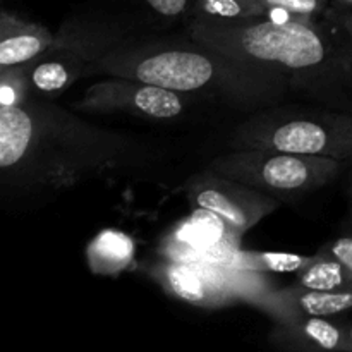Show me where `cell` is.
Returning a JSON list of instances; mask_svg holds the SVG:
<instances>
[{"mask_svg": "<svg viewBox=\"0 0 352 352\" xmlns=\"http://www.w3.org/2000/svg\"><path fill=\"white\" fill-rule=\"evenodd\" d=\"M153 160L150 144L95 126L55 100L0 105V184L12 195L62 191Z\"/></svg>", "mask_w": 352, "mask_h": 352, "instance_id": "obj_1", "label": "cell"}, {"mask_svg": "<svg viewBox=\"0 0 352 352\" xmlns=\"http://www.w3.org/2000/svg\"><path fill=\"white\" fill-rule=\"evenodd\" d=\"M186 33L244 62L284 72L292 91L316 105L352 112V47L333 16L251 19L192 17Z\"/></svg>", "mask_w": 352, "mask_h": 352, "instance_id": "obj_2", "label": "cell"}, {"mask_svg": "<svg viewBox=\"0 0 352 352\" xmlns=\"http://www.w3.org/2000/svg\"><path fill=\"white\" fill-rule=\"evenodd\" d=\"M117 76L196 95L241 110L278 105L292 91L282 71L222 54L188 33L148 34L107 54L93 78Z\"/></svg>", "mask_w": 352, "mask_h": 352, "instance_id": "obj_3", "label": "cell"}, {"mask_svg": "<svg viewBox=\"0 0 352 352\" xmlns=\"http://www.w3.org/2000/svg\"><path fill=\"white\" fill-rule=\"evenodd\" d=\"M148 36L126 14L88 10L72 14L55 31L50 47L17 67L0 69V89L23 102L30 96L55 100L78 81L93 78L96 64L138 38Z\"/></svg>", "mask_w": 352, "mask_h": 352, "instance_id": "obj_4", "label": "cell"}, {"mask_svg": "<svg viewBox=\"0 0 352 352\" xmlns=\"http://www.w3.org/2000/svg\"><path fill=\"white\" fill-rule=\"evenodd\" d=\"M230 150L263 148L311 157L352 160V112L320 105H272L254 110L234 129Z\"/></svg>", "mask_w": 352, "mask_h": 352, "instance_id": "obj_5", "label": "cell"}, {"mask_svg": "<svg viewBox=\"0 0 352 352\" xmlns=\"http://www.w3.org/2000/svg\"><path fill=\"white\" fill-rule=\"evenodd\" d=\"M346 164L336 158L248 148L219 155L206 167L284 203L325 188L342 174Z\"/></svg>", "mask_w": 352, "mask_h": 352, "instance_id": "obj_6", "label": "cell"}, {"mask_svg": "<svg viewBox=\"0 0 352 352\" xmlns=\"http://www.w3.org/2000/svg\"><path fill=\"white\" fill-rule=\"evenodd\" d=\"M199 102L205 100L136 79L102 76V79L86 86L72 105V110L105 116L127 113L138 119L150 120H174Z\"/></svg>", "mask_w": 352, "mask_h": 352, "instance_id": "obj_7", "label": "cell"}, {"mask_svg": "<svg viewBox=\"0 0 352 352\" xmlns=\"http://www.w3.org/2000/svg\"><path fill=\"white\" fill-rule=\"evenodd\" d=\"M182 188L195 208L222 220L234 234L248 232L282 205L275 196L258 191L208 167L191 175Z\"/></svg>", "mask_w": 352, "mask_h": 352, "instance_id": "obj_8", "label": "cell"}, {"mask_svg": "<svg viewBox=\"0 0 352 352\" xmlns=\"http://www.w3.org/2000/svg\"><path fill=\"white\" fill-rule=\"evenodd\" d=\"M150 275L168 296L199 308H222L239 301L227 265L201 258H165L150 267Z\"/></svg>", "mask_w": 352, "mask_h": 352, "instance_id": "obj_9", "label": "cell"}, {"mask_svg": "<svg viewBox=\"0 0 352 352\" xmlns=\"http://www.w3.org/2000/svg\"><path fill=\"white\" fill-rule=\"evenodd\" d=\"M274 322L309 318V316H337L352 309V292L316 291L294 284L272 287L248 301Z\"/></svg>", "mask_w": 352, "mask_h": 352, "instance_id": "obj_10", "label": "cell"}, {"mask_svg": "<svg viewBox=\"0 0 352 352\" xmlns=\"http://www.w3.org/2000/svg\"><path fill=\"white\" fill-rule=\"evenodd\" d=\"M268 340L282 351L349 352L347 323L336 316H309V318L274 322Z\"/></svg>", "mask_w": 352, "mask_h": 352, "instance_id": "obj_11", "label": "cell"}, {"mask_svg": "<svg viewBox=\"0 0 352 352\" xmlns=\"http://www.w3.org/2000/svg\"><path fill=\"white\" fill-rule=\"evenodd\" d=\"M43 24L23 19L3 7L0 14V69L17 67L40 57L54 41Z\"/></svg>", "mask_w": 352, "mask_h": 352, "instance_id": "obj_12", "label": "cell"}, {"mask_svg": "<svg viewBox=\"0 0 352 352\" xmlns=\"http://www.w3.org/2000/svg\"><path fill=\"white\" fill-rule=\"evenodd\" d=\"M131 6L129 17L146 34H158L179 23H189L195 14L196 0H126Z\"/></svg>", "mask_w": 352, "mask_h": 352, "instance_id": "obj_13", "label": "cell"}, {"mask_svg": "<svg viewBox=\"0 0 352 352\" xmlns=\"http://www.w3.org/2000/svg\"><path fill=\"white\" fill-rule=\"evenodd\" d=\"M296 282L316 291L352 292V272L322 248L296 274Z\"/></svg>", "mask_w": 352, "mask_h": 352, "instance_id": "obj_14", "label": "cell"}, {"mask_svg": "<svg viewBox=\"0 0 352 352\" xmlns=\"http://www.w3.org/2000/svg\"><path fill=\"white\" fill-rule=\"evenodd\" d=\"M311 256L280 251H241L234 250L222 265L256 274H298Z\"/></svg>", "mask_w": 352, "mask_h": 352, "instance_id": "obj_15", "label": "cell"}, {"mask_svg": "<svg viewBox=\"0 0 352 352\" xmlns=\"http://www.w3.org/2000/svg\"><path fill=\"white\" fill-rule=\"evenodd\" d=\"M241 17H282V16H327L330 0H239Z\"/></svg>", "mask_w": 352, "mask_h": 352, "instance_id": "obj_16", "label": "cell"}, {"mask_svg": "<svg viewBox=\"0 0 352 352\" xmlns=\"http://www.w3.org/2000/svg\"><path fill=\"white\" fill-rule=\"evenodd\" d=\"M322 250L330 256L337 258L352 272V203H349L347 215L340 223L337 234L323 244Z\"/></svg>", "mask_w": 352, "mask_h": 352, "instance_id": "obj_17", "label": "cell"}, {"mask_svg": "<svg viewBox=\"0 0 352 352\" xmlns=\"http://www.w3.org/2000/svg\"><path fill=\"white\" fill-rule=\"evenodd\" d=\"M330 16L342 17L347 14H352V0H330Z\"/></svg>", "mask_w": 352, "mask_h": 352, "instance_id": "obj_18", "label": "cell"}, {"mask_svg": "<svg viewBox=\"0 0 352 352\" xmlns=\"http://www.w3.org/2000/svg\"><path fill=\"white\" fill-rule=\"evenodd\" d=\"M336 19H337V17H336ZM337 21H339V23L342 24L344 28H346L347 34H349V38H351V47H352V14H347V16L339 17Z\"/></svg>", "mask_w": 352, "mask_h": 352, "instance_id": "obj_19", "label": "cell"}, {"mask_svg": "<svg viewBox=\"0 0 352 352\" xmlns=\"http://www.w3.org/2000/svg\"><path fill=\"white\" fill-rule=\"evenodd\" d=\"M347 344H349V352H352V323H347Z\"/></svg>", "mask_w": 352, "mask_h": 352, "instance_id": "obj_20", "label": "cell"}, {"mask_svg": "<svg viewBox=\"0 0 352 352\" xmlns=\"http://www.w3.org/2000/svg\"><path fill=\"white\" fill-rule=\"evenodd\" d=\"M349 203H352V179H351V184H349Z\"/></svg>", "mask_w": 352, "mask_h": 352, "instance_id": "obj_21", "label": "cell"}]
</instances>
